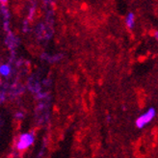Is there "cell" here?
<instances>
[{
	"label": "cell",
	"instance_id": "1",
	"mask_svg": "<svg viewBox=\"0 0 158 158\" xmlns=\"http://www.w3.org/2000/svg\"><path fill=\"white\" fill-rule=\"evenodd\" d=\"M156 115V111L154 108H149L146 113H144L143 115H141L136 121V125L138 128H143L145 126L151 123L153 118Z\"/></svg>",
	"mask_w": 158,
	"mask_h": 158
},
{
	"label": "cell",
	"instance_id": "2",
	"mask_svg": "<svg viewBox=\"0 0 158 158\" xmlns=\"http://www.w3.org/2000/svg\"><path fill=\"white\" fill-rule=\"evenodd\" d=\"M34 143V135L32 133H24L21 134L18 143L17 148L19 151H24V149L28 148L31 145Z\"/></svg>",
	"mask_w": 158,
	"mask_h": 158
},
{
	"label": "cell",
	"instance_id": "3",
	"mask_svg": "<svg viewBox=\"0 0 158 158\" xmlns=\"http://www.w3.org/2000/svg\"><path fill=\"white\" fill-rule=\"evenodd\" d=\"M125 24L128 29H133L134 24H135V15L132 13H129L127 17L125 18Z\"/></svg>",
	"mask_w": 158,
	"mask_h": 158
},
{
	"label": "cell",
	"instance_id": "4",
	"mask_svg": "<svg viewBox=\"0 0 158 158\" xmlns=\"http://www.w3.org/2000/svg\"><path fill=\"white\" fill-rule=\"evenodd\" d=\"M11 73V67L9 65H1L0 66V74L3 76H8Z\"/></svg>",
	"mask_w": 158,
	"mask_h": 158
},
{
	"label": "cell",
	"instance_id": "5",
	"mask_svg": "<svg viewBox=\"0 0 158 158\" xmlns=\"http://www.w3.org/2000/svg\"><path fill=\"white\" fill-rule=\"evenodd\" d=\"M7 1H8V0H0V2H1V3H7Z\"/></svg>",
	"mask_w": 158,
	"mask_h": 158
}]
</instances>
